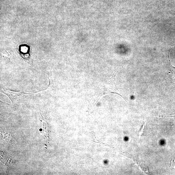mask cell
Segmentation results:
<instances>
[{"label":"cell","instance_id":"obj_1","mask_svg":"<svg viewBox=\"0 0 175 175\" xmlns=\"http://www.w3.org/2000/svg\"><path fill=\"white\" fill-rule=\"evenodd\" d=\"M1 157L2 163L6 161L4 163L5 166L9 167L14 166V164L13 163L12 157L9 154L3 153L2 151H1Z\"/></svg>","mask_w":175,"mask_h":175},{"label":"cell","instance_id":"obj_2","mask_svg":"<svg viewBox=\"0 0 175 175\" xmlns=\"http://www.w3.org/2000/svg\"><path fill=\"white\" fill-rule=\"evenodd\" d=\"M42 132L43 134L46 138H48L49 135V132H50L49 130V125L47 122L44 120L43 117L42 116Z\"/></svg>","mask_w":175,"mask_h":175},{"label":"cell","instance_id":"obj_3","mask_svg":"<svg viewBox=\"0 0 175 175\" xmlns=\"http://www.w3.org/2000/svg\"><path fill=\"white\" fill-rule=\"evenodd\" d=\"M144 121H145L144 124L143 125V126L141 128V130L139 132V133H138V134H139V138L140 139L141 136L142 134H143V130L144 129L145 127H146V125L147 121L146 120V119H145V118Z\"/></svg>","mask_w":175,"mask_h":175},{"label":"cell","instance_id":"obj_4","mask_svg":"<svg viewBox=\"0 0 175 175\" xmlns=\"http://www.w3.org/2000/svg\"><path fill=\"white\" fill-rule=\"evenodd\" d=\"M171 167L175 168V157L173 158L171 161Z\"/></svg>","mask_w":175,"mask_h":175}]
</instances>
